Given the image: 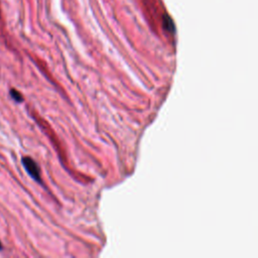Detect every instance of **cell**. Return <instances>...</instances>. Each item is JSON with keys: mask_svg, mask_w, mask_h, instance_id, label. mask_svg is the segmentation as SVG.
I'll use <instances>...</instances> for the list:
<instances>
[{"mask_svg": "<svg viewBox=\"0 0 258 258\" xmlns=\"http://www.w3.org/2000/svg\"><path fill=\"white\" fill-rule=\"evenodd\" d=\"M0 249H1V245H0Z\"/></svg>", "mask_w": 258, "mask_h": 258, "instance_id": "obj_4", "label": "cell"}, {"mask_svg": "<svg viewBox=\"0 0 258 258\" xmlns=\"http://www.w3.org/2000/svg\"><path fill=\"white\" fill-rule=\"evenodd\" d=\"M10 94H11V96H12V98H13L14 100H16V101H18V102L22 101L21 95H20V93H18L17 91H15V90H11V91H10Z\"/></svg>", "mask_w": 258, "mask_h": 258, "instance_id": "obj_3", "label": "cell"}, {"mask_svg": "<svg viewBox=\"0 0 258 258\" xmlns=\"http://www.w3.org/2000/svg\"><path fill=\"white\" fill-rule=\"evenodd\" d=\"M164 24H165V27H166L168 30H172L173 24H172L171 19H170L168 16H164Z\"/></svg>", "mask_w": 258, "mask_h": 258, "instance_id": "obj_2", "label": "cell"}, {"mask_svg": "<svg viewBox=\"0 0 258 258\" xmlns=\"http://www.w3.org/2000/svg\"><path fill=\"white\" fill-rule=\"evenodd\" d=\"M22 163L32 178H34L36 180H40V172H39L38 165L32 158L24 157L22 159Z\"/></svg>", "mask_w": 258, "mask_h": 258, "instance_id": "obj_1", "label": "cell"}]
</instances>
